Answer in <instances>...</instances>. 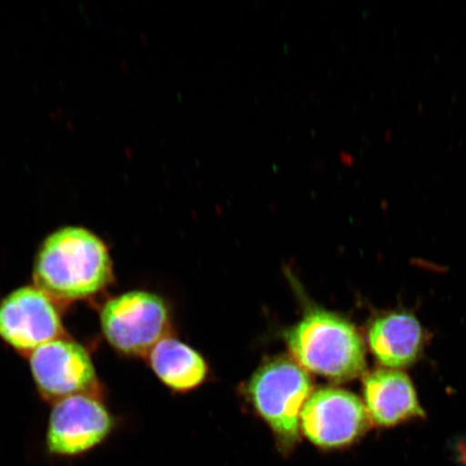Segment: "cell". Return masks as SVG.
Masks as SVG:
<instances>
[{
	"instance_id": "52a82bcc",
	"label": "cell",
	"mask_w": 466,
	"mask_h": 466,
	"mask_svg": "<svg viewBox=\"0 0 466 466\" xmlns=\"http://www.w3.org/2000/svg\"><path fill=\"white\" fill-rule=\"evenodd\" d=\"M62 334L60 314L42 289L20 288L0 302V337L17 351L32 353Z\"/></svg>"
},
{
	"instance_id": "8992f818",
	"label": "cell",
	"mask_w": 466,
	"mask_h": 466,
	"mask_svg": "<svg viewBox=\"0 0 466 466\" xmlns=\"http://www.w3.org/2000/svg\"><path fill=\"white\" fill-rule=\"evenodd\" d=\"M114 420L100 400L87 394L56 401L46 434L51 456L75 458L96 450L112 433Z\"/></svg>"
},
{
	"instance_id": "3957f363",
	"label": "cell",
	"mask_w": 466,
	"mask_h": 466,
	"mask_svg": "<svg viewBox=\"0 0 466 466\" xmlns=\"http://www.w3.org/2000/svg\"><path fill=\"white\" fill-rule=\"evenodd\" d=\"M250 401L275 433L279 451L288 453L299 440L300 413L312 392L307 370L279 357L259 367L250 379Z\"/></svg>"
},
{
	"instance_id": "6da1fadb",
	"label": "cell",
	"mask_w": 466,
	"mask_h": 466,
	"mask_svg": "<svg viewBox=\"0 0 466 466\" xmlns=\"http://www.w3.org/2000/svg\"><path fill=\"white\" fill-rule=\"evenodd\" d=\"M112 279L106 244L84 227H63L52 232L35 258V284L51 299H85L100 293Z\"/></svg>"
},
{
	"instance_id": "7a4b0ae2",
	"label": "cell",
	"mask_w": 466,
	"mask_h": 466,
	"mask_svg": "<svg viewBox=\"0 0 466 466\" xmlns=\"http://www.w3.org/2000/svg\"><path fill=\"white\" fill-rule=\"evenodd\" d=\"M285 341L297 364L313 374L336 382L365 374L363 338L352 323L335 313L311 309L285 333Z\"/></svg>"
},
{
	"instance_id": "30bf717a",
	"label": "cell",
	"mask_w": 466,
	"mask_h": 466,
	"mask_svg": "<svg viewBox=\"0 0 466 466\" xmlns=\"http://www.w3.org/2000/svg\"><path fill=\"white\" fill-rule=\"evenodd\" d=\"M372 354L386 369H406L421 358L425 333L419 319L408 312H390L372 320L369 335Z\"/></svg>"
},
{
	"instance_id": "9c48e42d",
	"label": "cell",
	"mask_w": 466,
	"mask_h": 466,
	"mask_svg": "<svg viewBox=\"0 0 466 466\" xmlns=\"http://www.w3.org/2000/svg\"><path fill=\"white\" fill-rule=\"evenodd\" d=\"M364 405L372 424L394 428L425 415L411 379L403 371L379 369L363 383Z\"/></svg>"
},
{
	"instance_id": "8fae6325",
	"label": "cell",
	"mask_w": 466,
	"mask_h": 466,
	"mask_svg": "<svg viewBox=\"0 0 466 466\" xmlns=\"http://www.w3.org/2000/svg\"><path fill=\"white\" fill-rule=\"evenodd\" d=\"M149 354L156 375L177 391L194 389L207 377L208 367L201 355L185 343L163 338Z\"/></svg>"
},
{
	"instance_id": "277c9868",
	"label": "cell",
	"mask_w": 466,
	"mask_h": 466,
	"mask_svg": "<svg viewBox=\"0 0 466 466\" xmlns=\"http://www.w3.org/2000/svg\"><path fill=\"white\" fill-rule=\"evenodd\" d=\"M101 326L105 338L118 351L144 355L165 338L167 310L159 296L130 291L106 302Z\"/></svg>"
},
{
	"instance_id": "5b68a950",
	"label": "cell",
	"mask_w": 466,
	"mask_h": 466,
	"mask_svg": "<svg viewBox=\"0 0 466 466\" xmlns=\"http://www.w3.org/2000/svg\"><path fill=\"white\" fill-rule=\"evenodd\" d=\"M302 432L325 451L343 450L362 439L371 428L369 412L357 395L337 388L312 393L300 413Z\"/></svg>"
},
{
	"instance_id": "ba28073f",
	"label": "cell",
	"mask_w": 466,
	"mask_h": 466,
	"mask_svg": "<svg viewBox=\"0 0 466 466\" xmlns=\"http://www.w3.org/2000/svg\"><path fill=\"white\" fill-rule=\"evenodd\" d=\"M35 383L46 398L60 400L95 389L96 372L90 354L79 343L57 338L31 353Z\"/></svg>"
}]
</instances>
